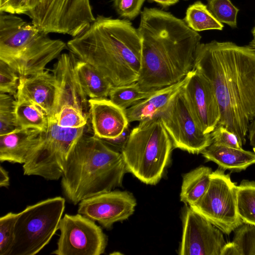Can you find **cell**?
<instances>
[{
    "mask_svg": "<svg viewBox=\"0 0 255 255\" xmlns=\"http://www.w3.org/2000/svg\"><path fill=\"white\" fill-rule=\"evenodd\" d=\"M193 69L214 88L221 112L218 125L245 144L250 123L255 117V51L230 41L200 43Z\"/></svg>",
    "mask_w": 255,
    "mask_h": 255,
    "instance_id": "6da1fadb",
    "label": "cell"
},
{
    "mask_svg": "<svg viewBox=\"0 0 255 255\" xmlns=\"http://www.w3.org/2000/svg\"><path fill=\"white\" fill-rule=\"evenodd\" d=\"M138 33L141 63L136 83L144 91L160 90L183 79L193 69L201 35L170 12L145 7Z\"/></svg>",
    "mask_w": 255,
    "mask_h": 255,
    "instance_id": "7a4b0ae2",
    "label": "cell"
},
{
    "mask_svg": "<svg viewBox=\"0 0 255 255\" xmlns=\"http://www.w3.org/2000/svg\"><path fill=\"white\" fill-rule=\"evenodd\" d=\"M76 57L98 70L113 86L136 82L141 68L142 41L128 19L98 15L67 43Z\"/></svg>",
    "mask_w": 255,
    "mask_h": 255,
    "instance_id": "3957f363",
    "label": "cell"
},
{
    "mask_svg": "<svg viewBox=\"0 0 255 255\" xmlns=\"http://www.w3.org/2000/svg\"><path fill=\"white\" fill-rule=\"evenodd\" d=\"M127 172L121 152L102 139L84 133L71 151L61 177V186L74 205L121 186Z\"/></svg>",
    "mask_w": 255,
    "mask_h": 255,
    "instance_id": "277c9868",
    "label": "cell"
},
{
    "mask_svg": "<svg viewBox=\"0 0 255 255\" xmlns=\"http://www.w3.org/2000/svg\"><path fill=\"white\" fill-rule=\"evenodd\" d=\"M172 141L159 116L139 122L122 150L127 172L141 182L155 185L170 160Z\"/></svg>",
    "mask_w": 255,
    "mask_h": 255,
    "instance_id": "5b68a950",
    "label": "cell"
},
{
    "mask_svg": "<svg viewBox=\"0 0 255 255\" xmlns=\"http://www.w3.org/2000/svg\"><path fill=\"white\" fill-rule=\"evenodd\" d=\"M52 42L41 31L15 14L0 12V60L20 74L42 66L51 51Z\"/></svg>",
    "mask_w": 255,
    "mask_h": 255,
    "instance_id": "8992f818",
    "label": "cell"
},
{
    "mask_svg": "<svg viewBox=\"0 0 255 255\" xmlns=\"http://www.w3.org/2000/svg\"><path fill=\"white\" fill-rule=\"evenodd\" d=\"M85 128H65L59 126L56 120H49L47 129L41 131L27 154L23 174L47 180L61 178L69 154Z\"/></svg>",
    "mask_w": 255,
    "mask_h": 255,
    "instance_id": "52a82bcc",
    "label": "cell"
},
{
    "mask_svg": "<svg viewBox=\"0 0 255 255\" xmlns=\"http://www.w3.org/2000/svg\"><path fill=\"white\" fill-rule=\"evenodd\" d=\"M65 206V199L57 196L28 206L19 213L9 255H34L40 252L59 230Z\"/></svg>",
    "mask_w": 255,
    "mask_h": 255,
    "instance_id": "ba28073f",
    "label": "cell"
},
{
    "mask_svg": "<svg viewBox=\"0 0 255 255\" xmlns=\"http://www.w3.org/2000/svg\"><path fill=\"white\" fill-rule=\"evenodd\" d=\"M225 171L219 168L213 171L206 192L196 203L189 206L223 233L229 235L243 223L237 211V186Z\"/></svg>",
    "mask_w": 255,
    "mask_h": 255,
    "instance_id": "9c48e42d",
    "label": "cell"
},
{
    "mask_svg": "<svg viewBox=\"0 0 255 255\" xmlns=\"http://www.w3.org/2000/svg\"><path fill=\"white\" fill-rule=\"evenodd\" d=\"M25 14L42 32L68 34L73 37L95 19L90 0H42Z\"/></svg>",
    "mask_w": 255,
    "mask_h": 255,
    "instance_id": "30bf717a",
    "label": "cell"
},
{
    "mask_svg": "<svg viewBox=\"0 0 255 255\" xmlns=\"http://www.w3.org/2000/svg\"><path fill=\"white\" fill-rule=\"evenodd\" d=\"M159 116L174 148L199 154L212 143L210 133H204L198 125L182 88Z\"/></svg>",
    "mask_w": 255,
    "mask_h": 255,
    "instance_id": "8fae6325",
    "label": "cell"
},
{
    "mask_svg": "<svg viewBox=\"0 0 255 255\" xmlns=\"http://www.w3.org/2000/svg\"><path fill=\"white\" fill-rule=\"evenodd\" d=\"M60 231L57 255H100L105 251L107 239L95 221L78 213L65 214L59 227Z\"/></svg>",
    "mask_w": 255,
    "mask_h": 255,
    "instance_id": "7c38bea8",
    "label": "cell"
},
{
    "mask_svg": "<svg viewBox=\"0 0 255 255\" xmlns=\"http://www.w3.org/2000/svg\"><path fill=\"white\" fill-rule=\"evenodd\" d=\"M180 255H220L226 243L223 232L185 204L182 212Z\"/></svg>",
    "mask_w": 255,
    "mask_h": 255,
    "instance_id": "4fadbf2b",
    "label": "cell"
},
{
    "mask_svg": "<svg viewBox=\"0 0 255 255\" xmlns=\"http://www.w3.org/2000/svg\"><path fill=\"white\" fill-rule=\"evenodd\" d=\"M182 88L185 97L198 125L204 133H210L221 118L219 105L209 81L193 69Z\"/></svg>",
    "mask_w": 255,
    "mask_h": 255,
    "instance_id": "5bb4252c",
    "label": "cell"
},
{
    "mask_svg": "<svg viewBox=\"0 0 255 255\" xmlns=\"http://www.w3.org/2000/svg\"><path fill=\"white\" fill-rule=\"evenodd\" d=\"M136 205V200L130 192L112 190L81 201L78 213L110 229L114 223L128 219Z\"/></svg>",
    "mask_w": 255,
    "mask_h": 255,
    "instance_id": "9a60e30c",
    "label": "cell"
},
{
    "mask_svg": "<svg viewBox=\"0 0 255 255\" xmlns=\"http://www.w3.org/2000/svg\"><path fill=\"white\" fill-rule=\"evenodd\" d=\"M59 94L57 78L45 69L31 76L20 77L15 100L25 99L34 103L44 111L49 120H56Z\"/></svg>",
    "mask_w": 255,
    "mask_h": 255,
    "instance_id": "2e32d148",
    "label": "cell"
},
{
    "mask_svg": "<svg viewBox=\"0 0 255 255\" xmlns=\"http://www.w3.org/2000/svg\"><path fill=\"white\" fill-rule=\"evenodd\" d=\"M94 135L101 139H113L128 126L125 110L110 99L88 100Z\"/></svg>",
    "mask_w": 255,
    "mask_h": 255,
    "instance_id": "e0dca14e",
    "label": "cell"
},
{
    "mask_svg": "<svg viewBox=\"0 0 255 255\" xmlns=\"http://www.w3.org/2000/svg\"><path fill=\"white\" fill-rule=\"evenodd\" d=\"M187 79V75L180 81L157 90L151 96L126 109L125 112L128 122H139L159 116L181 90Z\"/></svg>",
    "mask_w": 255,
    "mask_h": 255,
    "instance_id": "ac0fdd59",
    "label": "cell"
},
{
    "mask_svg": "<svg viewBox=\"0 0 255 255\" xmlns=\"http://www.w3.org/2000/svg\"><path fill=\"white\" fill-rule=\"evenodd\" d=\"M41 131L18 128L0 135V161L24 164L27 154Z\"/></svg>",
    "mask_w": 255,
    "mask_h": 255,
    "instance_id": "d6986e66",
    "label": "cell"
},
{
    "mask_svg": "<svg viewBox=\"0 0 255 255\" xmlns=\"http://www.w3.org/2000/svg\"><path fill=\"white\" fill-rule=\"evenodd\" d=\"M201 153L207 160L215 162L219 168L240 172L255 164V152L221 146L212 143Z\"/></svg>",
    "mask_w": 255,
    "mask_h": 255,
    "instance_id": "ffe728a7",
    "label": "cell"
},
{
    "mask_svg": "<svg viewBox=\"0 0 255 255\" xmlns=\"http://www.w3.org/2000/svg\"><path fill=\"white\" fill-rule=\"evenodd\" d=\"M76 71L83 91L90 99H105L109 96L113 86L92 65L78 59Z\"/></svg>",
    "mask_w": 255,
    "mask_h": 255,
    "instance_id": "44dd1931",
    "label": "cell"
},
{
    "mask_svg": "<svg viewBox=\"0 0 255 255\" xmlns=\"http://www.w3.org/2000/svg\"><path fill=\"white\" fill-rule=\"evenodd\" d=\"M212 172L211 168L201 166L185 174L180 194V201L189 206L196 203L206 192Z\"/></svg>",
    "mask_w": 255,
    "mask_h": 255,
    "instance_id": "7402d4cb",
    "label": "cell"
},
{
    "mask_svg": "<svg viewBox=\"0 0 255 255\" xmlns=\"http://www.w3.org/2000/svg\"><path fill=\"white\" fill-rule=\"evenodd\" d=\"M15 114L18 128L44 131L48 126L46 114L40 107L28 100H16Z\"/></svg>",
    "mask_w": 255,
    "mask_h": 255,
    "instance_id": "603a6c76",
    "label": "cell"
},
{
    "mask_svg": "<svg viewBox=\"0 0 255 255\" xmlns=\"http://www.w3.org/2000/svg\"><path fill=\"white\" fill-rule=\"evenodd\" d=\"M183 20L191 29L197 32L210 29L222 30L224 27V25L201 1H197L188 6Z\"/></svg>",
    "mask_w": 255,
    "mask_h": 255,
    "instance_id": "cb8c5ba5",
    "label": "cell"
},
{
    "mask_svg": "<svg viewBox=\"0 0 255 255\" xmlns=\"http://www.w3.org/2000/svg\"><path fill=\"white\" fill-rule=\"evenodd\" d=\"M237 206L243 224L255 226V181L243 180L237 186Z\"/></svg>",
    "mask_w": 255,
    "mask_h": 255,
    "instance_id": "d4e9b609",
    "label": "cell"
},
{
    "mask_svg": "<svg viewBox=\"0 0 255 255\" xmlns=\"http://www.w3.org/2000/svg\"><path fill=\"white\" fill-rule=\"evenodd\" d=\"M157 91H144L136 82H134L127 85L113 87L109 97L115 105L125 110L139 101L151 96Z\"/></svg>",
    "mask_w": 255,
    "mask_h": 255,
    "instance_id": "484cf974",
    "label": "cell"
},
{
    "mask_svg": "<svg viewBox=\"0 0 255 255\" xmlns=\"http://www.w3.org/2000/svg\"><path fill=\"white\" fill-rule=\"evenodd\" d=\"M12 96L0 93V135L18 128L15 114L16 100Z\"/></svg>",
    "mask_w": 255,
    "mask_h": 255,
    "instance_id": "4316f807",
    "label": "cell"
},
{
    "mask_svg": "<svg viewBox=\"0 0 255 255\" xmlns=\"http://www.w3.org/2000/svg\"><path fill=\"white\" fill-rule=\"evenodd\" d=\"M207 7L219 22L232 28L237 27V17L239 9L230 0H207Z\"/></svg>",
    "mask_w": 255,
    "mask_h": 255,
    "instance_id": "83f0119b",
    "label": "cell"
},
{
    "mask_svg": "<svg viewBox=\"0 0 255 255\" xmlns=\"http://www.w3.org/2000/svg\"><path fill=\"white\" fill-rule=\"evenodd\" d=\"M18 213L9 212L0 218V255H9L15 237Z\"/></svg>",
    "mask_w": 255,
    "mask_h": 255,
    "instance_id": "f1b7e54d",
    "label": "cell"
},
{
    "mask_svg": "<svg viewBox=\"0 0 255 255\" xmlns=\"http://www.w3.org/2000/svg\"><path fill=\"white\" fill-rule=\"evenodd\" d=\"M233 241L241 255H255V226L243 224L234 231Z\"/></svg>",
    "mask_w": 255,
    "mask_h": 255,
    "instance_id": "f546056e",
    "label": "cell"
},
{
    "mask_svg": "<svg viewBox=\"0 0 255 255\" xmlns=\"http://www.w3.org/2000/svg\"><path fill=\"white\" fill-rule=\"evenodd\" d=\"M88 117L72 106L64 107L57 114V125L65 128H77L85 126Z\"/></svg>",
    "mask_w": 255,
    "mask_h": 255,
    "instance_id": "4dcf8cb0",
    "label": "cell"
},
{
    "mask_svg": "<svg viewBox=\"0 0 255 255\" xmlns=\"http://www.w3.org/2000/svg\"><path fill=\"white\" fill-rule=\"evenodd\" d=\"M20 76L7 64L0 60V93L7 94L15 99Z\"/></svg>",
    "mask_w": 255,
    "mask_h": 255,
    "instance_id": "1f68e13d",
    "label": "cell"
},
{
    "mask_svg": "<svg viewBox=\"0 0 255 255\" xmlns=\"http://www.w3.org/2000/svg\"><path fill=\"white\" fill-rule=\"evenodd\" d=\"M42 0H0V12L10 14H26Z\"/></svg>",
    "mask_w": 255,
    "mask_h": 255,
    "instance_id": "d6a6232c",
    "label": "cell"
},
{
    "mask_svg": "<svg viewBox=\"0 0 255 255\" xmlns=\"http://www.w3.org/2000/svg\"><path fill=\"white\" fill-rule=\"evenodd\" d=\"M210 134L212 143L237 149L243 148L237 136L224 126L217 125Z\"/></svg>",
    "mask_w": 255,
    "mask_h": 255,
    "instance_id": "836d02e7",
    "label": "cell"
},
{
    "mask_svg": "<svg viewBox=\"0 0 255 255\" xmlns=\"http://www.w3.org/2000/svg\"><path fill=\"white\" fill-rule=\"evenodd\" d=\"M144 1L145 0H113V5L121 17L131 20L141 12Z\"/></svg>",
    "mask_w": 255,
    "mask_h": 255,
    "instance_id": "e575fe53",
    "label": "cell"
},
{
    "mask_svg": "<svg viewBox=\"0 0 255 255\" xmlns=\"http://www.w3.org/2000/svg\"><path fill=\"white\" fill-rule=\"evenodd\" d=\"M131 130L128 128V126L124 130L122 133L113 139H102L108 145L115 147L116 150L122 152L126 146L130 134Z\"/></svg>",
    "mask_w": 255,
    "mask_h": 255,
    "instance_id": "d590c367",
    "label": "cell"
},
{
    "mask_svg": "<svg viewBox=\"0 0 255 255\" xmlns=\"http://www.w3.org/2000/svg\"><path fill=\"white\" fill-rule=\"evenodd\" d=\"M220 255H241L238 246L233 241L226 243L222 249Z\"/></svg>",
    "mask_w": 255,
    "mask_h": 255,
    "instance_id": "8d00e7d4",
    "label": "cell"
},
{
    "mask_svg": "<svg viewBox=\"0 0 255 255\" xmlns=\"http://www.w3.org/2000/svg\"><path fill=\"white\" fill-rule=\"evenodd\" d=\"M248 132L250 145L255 148V117L250 123Z\"/></svg>",
    "mask_w": 255,
    "mask_h": 255,
    "instance_id": "74e56055",
    "label": "cell"
},
{
    "mask_svg": "<svg viewBox=\"0 0 255 255\" xmlns=\"http://www.w3.org/2000/svg\"><path fill=\"white\" fill-rule=\"evenodd\" d=\"M9 185L8 172L2 167H0V186L7 187Z\"/></svg>",
    "mask_w": 255,
    "mask_h": 255,
    "instance_id": "f35d334b",
    "label": "cell"
},
{
    "mask_svg": "<svg viewBox=\"0 0 255 255\" xmlns=\"http://www.w3.org/2000/svg\"><path fill=\"white\" fill-rule=\"evenodd\" d=\"M163 7L169 6L177 3L179 0H151Z\"/></svg>",
    "mask_w": 255,
    "mask_h": 255,
    "instance_id": "ab89813d",
    "label": "cell"
},
{
    "mask_svg": "<svg viewBox=\"0 0 255 255\" xmlns=\"http://www.w3.org/2000/svg\"><path fill=\"white\" fill-rule=\"evenodd\" d=\"M252 33L253 35V38L249 43V46L251 48H252L254 51H255V25L252 29Z\"/></svg>",
    "mask_w": 255,
    "mask_h": 255,
    "instance_id": "60d3db41",
    "label": "cell"
},
{
    "mask_svg": "<svg viewBox=\"0 0 255 255\" xmlns=\"http://www.w3.org/2000/svg\"></svg>",
    "mask_w": 255,
    "mask_h": 255,
    "instance_id": "b9f144b4",
    "label": "cell"
}]
</instances>
